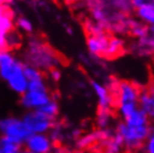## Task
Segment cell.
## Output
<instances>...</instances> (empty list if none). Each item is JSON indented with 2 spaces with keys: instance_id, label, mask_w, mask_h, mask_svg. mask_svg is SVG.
<instances>
[{
  "instance_id": "obj_1",
  "label": "cell",
  "mask_w": 154,
  "mask_h": 153,
  "mask_svg": "<svg viewBox=\"0 0 154 153\" xmlns=\"http://www.w3.org/2000/svg\"><path fill=\"white\" fill-rule=\"evenodd\" d=\"M20 59L26 65L32 66L47 74L50 69L62 66L65 57L38 35H31L20 50Z\"/></svg>"
},
{
  "instance_id": "obj_2",
  "label": "cell",
  "mask_w": 154,
  "mask_h": 153,
  "mask_svg": "<svg viewBox=\"0 0 154 153\" xmlns=\"http://www.w3.org/2000/svg\"><path fill=\"white\" fill-rule=\"evenodd\" d=\"M114 96V111L119 120H126L139 110V101L142 87L132 80H116L111 77L105 83Z\"/></svg>"
},
{
  "instance_id": "obj_3",
  "label": "cell",
  "mask_w": 154,
  "mask_h": 153,
  "mask_svg": "<svg viewBox=\"0 0 154 153\" xmlns=\"http://www.w3.org/2000/svg\"><path fill=\"white\" fill-rule=\"evenodd\" d=\"M0 76L8 88L19 97L28 91L29 82L25 75V63L14 52H0Z\"/></svg>"
},
{
  "instance_id": "obj_4",
  "label": "cell",
  "mask_w": 154,
  "mask_h": 153,
  "mask_svg": "<svg viewBox=\"0 0 154 153\" xmlns=\"http://www.w3.org/2000/svg\"><path fill=\"white\" fill-rule=\"evenodd\" d=\"M153 126L147 125H131L125 121L119 120L114 125V131L122 136L126 153L143 152L144 145Z\"/></svg>"
},
{
  "instance_id": "obj_5",
  "label": "cell",
  "mask_w": 154,
  "mask_h": 153,
  "mask_svg": "<svg viewBox=\"0 0 154 153\" xmlns=\"http://www.w3.org/2000/svg\"><path fill=\"white\" fill-rule=\"evenodd\" d=\"M0 132H1V136L9 139L21 146H25L27 140L31 135L23 122V117L15 116V115H8L1 119Z\"/></svg>"
},
{
  "instance_id": "obj_6",
  "label": "cell",
  "mask_w": 154,
  "mask_h": 153,
  "mask_svg": "<svg viewBox=\"0 0 154 153\" xmlns=\"http://www.w3.org/2000/svg\"><path fill=\"white\" fill-rule=\"evenodd\" d=\"M21 117L31 134H48L56 122L44 114L40 110L25 111Z\"/></svg>"
},
{
  "instance_id": "obj_7",
  "label": "cell",
  "mask_w": 154,
  "mask_h": 153,
  "mask_svg": "<svg viewBox=\"0 0 154 153\" xmlns=\"http://www.w3.org/2000/svg\"><path fill=\"white\" fill-rule=\"evenodd\" d=\"M53 97L50 89H28L19 97V104L25 111H35L45 106Z\"/></svg>"
},
{
  "instance_id": "obj_8",
  "label": "cell",
  "mask_w": 154,
  "mask_h": 153,
  "mask_svg": "<svg viewBox=\"0 0 154 153\" xmlns=\"http://www.w3.org/2000/svg\"><path fill=\"white\" fill-rule=\"evenodd\" d=\"M113 131L114 129H109V130L95 129V130L88 131L86 133L82 134L81 138L75 142L74 146L78 151H84V152H86L87 150L94 149L96 145L103 146V144L112 135Z\"/></svg>"
},
{
  "instance_id": "obj_9",
  "label": "cell",
  "mask_w": 154,
  "mask_h": 153,
  "mask_svg": "<svg viewBox=\"0 0 154 153\" xmlns=\"http://www.w3.org/2000/svg\"><path fill=\"white\" fill-rule=\"evenodd\" d=\"M89 86L93 94L96 97L97 110L114 111V107H115L114 96L109 91V88L107 87V85L100 82L98 80H91Z\"/></svg>"
},
{
  "instance_id": "obj_10",
  "label": "cell",
  "mask_w": 154,
  "mask_h": 153,
  "mask_svg": "<svg viewBox=\"0 0 154 153\" xmlns=\"http://www.w3.org/2000/svg\"><path fill=\"white\" fill-rule=\"evenodd\" d=\"M23 148L34 153H53L56 144L49 134H31Z\"/></svg>"
},
{
  "instance_id": "obj_11",
  "label": "cell",
  "mask_w": 154,
  "mask_h": 153,
  "mask_svg": "<svg viewBox=\"0 0 154 153\" xmlns=\"http://www.w3.org/2000/svg\"><path fill=\"white\" fill-rule=\"evenodd\" d=\"M139 107L151 121L154 122V84L142 87Z\"/></svg>"
},
{
  "instance_id": "obj_12",
  "label": "cell",
  "mask_w": 154,
  "mask_h": 153,
  "mask_svg": "<svg viewBox=\"0 0 154 153\" xmlns=\"http://www.w3.org/2000/svg\"><path fill=\"white\" fill-rule=\"evenodd\" d=\"M23 44V34L20 33L17 28L10 31L7 36H5L4 38H0V49L2 50H10L14 52L16 49H21Z\"/></svg>"
},
{
  "instance_id": "obj_13",
  "label": "cell",
  "mask_w": 154,
  "mask_h": 153,
  "mask_svg": "<svg viewBox=\"0 0 154 153\" xmlns=\"http://www.w3.org/2000/svg\"><path fill=\"white\" fill-rule=\"evenodd\" d=\"M68 124H65L62 121H56L54 126L49 133V136L56 145H67L68 141Z\"/></svg>"
},
{
  "instance_id": "obj_14",
  "label": "cell",
  "mask_w": 154,
  "mask_h": 153,
  "mask_svg": "<svg viewBox=\"0 0 154 153\" xmlns=\"http://www.w3.org/2000/svg\"><path fill=\"white\" fill-rule=\"evenodd\" d=\"M115 111H108V110H96L95 115V126L100 130H109L112 125H115Z\"/></svg>"
},
{
  "instance_id": "obj_15",
  "label": "cell",
  "mask_w": 154,
  "mask_h": 153,
  "mask_svg": "<svg viewBox=\"0 0 154 153\" xmlns=\"http://www.w3.org/2000/svg\"><path fill=\"white\" fill-rule=\"evenodd\" d=\"M114 129V127H113ZM103 151L108 153H123L125 151L124 148V142L122 136L117 132L113 131L112 135L109 136L107 141L103 144Z\"/></svg>"
},
{
  "instance_id": "obj_16",
  "label": "cell",
  "mask_w": 154,
  "mask_h": 153,
  "mask_svg": "<svg viewBox=\"0 0 154 153\" xmlns=\"http://www.w3.org/2000/svg\"><path fill=\"white\" fill-rule=\"evenodd\" d=\"M134 17L149 27L154 26V8L143 7L135 9Z\"/></svg>"
},
{
  "instance_id": "obj_17",
  "label": "cell",
  "mask_w": 154,
  "mask_h": 153,
  "mask_svg": "<svg viewBox=\"0 0 154 153\" xmlns=\"http://www.w3.org/2000/svg\"><path fill=\"white\" fill-rule=\"evenodd\" d=\"M40 111H42L44 114H46L47 116L50 117L51 120L58 121V116L60 114V105L58 103V100L54 96L50 102H48L45 106L40 108Z\"/></svg>"
},
{
  "instance_id": "obj_18",
  "label": "cell",
  "mask_w": 154,
  "mask_h": 153,
  "mask_svg": "<svg viewBox=\"0 0 154 153\" xmlns=\"http://www.w3.org/2000/svg\"><path fill=\"white\" fill-rule=\"evenodd\" d=\"M111 2L115 7L116 10L123 14L124 16H127V17L134 16L135 8L132 0H111Z\"/></svg>"
},
{
  "instance_id": "obj_19",
  "label": "cell",
  "mask_w": 154,
  "mask_h": 153,
  "mask_svg": "<svg viewBox=\"0 0 154 153\" xmlns=\"http://www.w3.org/2000/svg\"><path fill=\"white\" fill-rule=\"evenodd\" d=\"M16 28L21 33L28 36L34 35V23L28 17L23 15H19L16 19Z\"/></svg>"
},
{
  "instance_id": "obj_20",
  "label": "cell",
  "mask_w": 154,
  "mask_h": 153,
  "mask_svg": "<svg viewBox=\"0 0 154 153\" xmlns=\"http://www.w3.org/2000/svg\"><path fill=\"white\" fill-rule=\"evenodd\" d=\"M23 146L17 144L7 138L1 136L0 139V153H20Z\"/></svg>"
},
{
  "instance_id": "obj_21",
  "label": "cell",
  "mask_w": 154,
  "mask_h": 153,
  "mask_svg": "<svg viewBox=\"0 0 154 153\" xmlns=\"http://www.w3.org/2000/svg\"><path fill=\"white\" fill-rule=\"evenodd\" d=\"M25 75L27 77L28 82H34V80H45L46 78V74L42 72L40 69L32 67V66L26 65V64H25Z\"/></svg>"
},
{
  "instance_id": "obj_22",
  "label": "cell",
  "mask_w": 154,
  "mask_h": 153,
  "mask_svg": "<svg viewBox=\"0 0 154 153\" xmlns=\"http://www.w3.org/2000/svg\"><path fill=\"white\" fill-rule=\"evenodd\" d=\"M46 75H47V78H48L51 83H54V84H57V83H59V82H60V80H62V77H63L62 69L59 68V67H56V68L50 69Z\"/></svg>"
},
{
  "instance_id": "obj_23",
  "label": "cell",
  "mask_w": 154,
  "mask_h": 153,
  "mask_svg": "<svg viewBox=\"0 0 154 153\" xmlns=\"http://www.w3.org/2000/svg\"><path fill=\"white\" fill-rule=\"evenodd\" d=\"M151 151H154V127L152 129L150 135H149V138H147L146 142H145L143 153H149Z\"/></svg>"
},
{
  "instance_id": "obj_24",
  "label": "cell",
  "mask_w": 154,
  "mask_h": 153,
  "mask_svg": "<svg viewBox=\"0 0 154 153\" xmlns=\"http://www.w3.org/2000/svg\"><path fill=\"white\" fill-rule=\"evenodd\" d=\"M132 1H133V6L135 9L143 7L154 8V0H132Z\"/></svg>"
},
{
  "instance_id": "obj_25",
  "label": "cell",
  "mask_w": 154,
  "mask_h": 153,
  "mask_svg": "<svg viewBox=\"0 0 154 153\" xmlns=\"http://www.w3.org/2000/svg\"><path fill=\"white\" fill-rule=\"evenodd\" d=\"M53 153H74V151L67 145H56Z\"/></svg>"
},
{
  "instance_id": "obj_26",
  "label": "cell",
  "mask_w": 154,
  "mask_h": 153,
  "mask_svg": "<svg viewBox=\"0 0 154 153\" xmlns=\"http://www.w3.org/2000/svg\"><path fill=\"white\" fill-rule=\"evenodd\" d=\"M63 27H64V29L67 34L69 35V36H73L74 35V28L70 25H67V23H63Z\"/></svg>"
},
{
  "instance_id": "obj_27",
  "label": "cell",
  "mask_w": 154,
  "mask_h": 153,
  "mask_svg": "<svg viewBox=\"0 0 154 153\" xmlns=\"http://www.w3.org/2000/svg\"><path fill=\"white\" fill-rule=\"evenodd\" d=\"M20 153H34V152H31V151H29V150H27V149H25V148H23V150L20 151Z\"/></svg>"
},
{
  "instance_id": "obj_28",
  "label": "cell",
  "mask_w": 154,
  "mask_h": 153,
  "mask_svg": "<svg viewBox=\"0 0 154 153\" xmlns=\"http://www.w3.org/2000/svg\"><path fill=\"white\" fill-rule=\"evenodd\" d=\"M150 34L152 35L154 37V26H152V27H150Z\"/></svg>"
},
{
  "instance_id": "obj_29",
  "label": "cell",
  "mask_w": 154,
  "mask_h": 153,
  "mask_svg": "<svg viewBox=\"0 0 154 153\" xmlns=\"http://www.w3.org/2000/svg\"><path fill=\"white\" fill-rule=\"evenodd\" d=\"M74 153H86V152H84V151H78V150H76V151H74Z\"/></svg>"
},
{
  "instance_id": "obj_30",
  "label": "cell",
  "mask_w": 154,
  "mask_h": 153,
  "mask_svg": "<svg viewBox=\"0 0 154 153\" xmlns=\"http://www.w3.org/2000/svg\"><path fill=\"white\" fill-rule=\"evenodd\" d=\"M51 1H54V2H60V1H64V0H51Z\"/></svg>"
},
{
  "instance_id": "obj_31",
  "label": "cell",
  "mask_w": 154,
  "mask_h": 153,
  "mask_svg": "<svg viewBox=\"0 0 154 153\" xmlns=\"http://www.w3.org/2000/svg\"><path fill=\"white\" fill-rule=\"evenodd\" d=\"M100 153H108V152H105V151H103V152H100Z\"/></svg>"
},
{
  "instance_id": "obj_32",
  "label": "cell",
  "mask_w": 154,
  "mask_h": 153,
  "mask_svg": "<svg viewBox=\"0 0 154 153\" xmlns=\"http://www.w3.org/2000/svg\"><path fill=\"white\" fill-rule=\"evenodd\" d=\"M149 153H154V151H151V152H149Z\"/></svg>"
},
{
  "instance_id": "obj_33",
  "label": "cell",
  "mask_w": 154,
  "mask_h": 153,
  "mask_svg": "<svg viewBox=\"0 0 154 153\" xmlns=\"http://www.w3.org/2000/svg\"><path fill=\"white\" fill-rule=\"evenodd\" d=\"M153 84H154V83H153Z\"/></svg>"
}]
</instances>
